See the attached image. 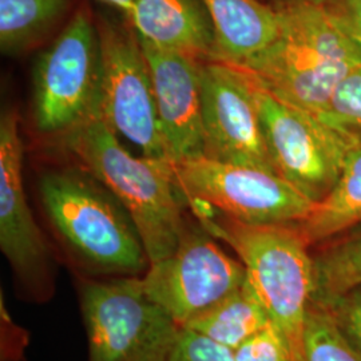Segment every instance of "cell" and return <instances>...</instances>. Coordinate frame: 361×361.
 <instances>
[{"instance_id":"cell-7","label":"cell","mask_w":361,"mask_h":361,"mask_svg":"<svg viewBox=\"0 0 361 361\" xmlns=\"http://www.w3.org/2000/svg\"><path fill=\"white\" fill-rule=\"evenodd\" d=\"M101 43L97 19L79 7L34 68V123L65 135L99 107Z\"/></svg>"},{"instance_id":"cell-3","label":"cell","mask_w":361,"mask_h":361,"mask_svg":"<svg viewBox=\"0 0 361 361\" xmlns=\"http://www.w3.org/2000/svg\"><path fill=\"white\" fill-rule=\"evenodd\" d=\"M281 32L244 67L285 101L324 119L337 86L361 65V47L338 26L324 3L276 4Z\"/></svg>"},{"instance_id":"cell-24","label":"cell","mask_w":361,"mask_h":361,"mask_svg":"<svg viewBox=\"0 0 361 361\" xmlns=\"http://www.w3.org/2000/svg\"><path fill=\"white\" fill-rule=\"evenodd\" d=\"M322 307L331 310L340 331L361 355V284Z\"/></svg>"},{"instance_id":"cell-2","label":"cell","mask_w":361,"mask_h":361,"mask_svg":"<svg viewBox=\"0 0 361 361\" xmlns=\"http://www.w3.org/2000/svg\"><path fill=\"white\" fill-rule=\"evenodd\" d=\"M61 138L83 169L126 207L150 265L173 255L189 219L168 159L130 154L106 122L101 106Z\"/></svg>"},{"instance_id":"cell-10","label":"cell","mask_w":361,"mask_h":361,"mask_svg":"<svg viewBox=\"0 0 361 361\" xmlns=\"http://www.w3.org/2000/svg\"><path fill=\"white\" fill-rule=\"evenodd\" d=\"M101 43L99 106L109 126L142 155L166 159L153 79L141 40L126 19L97 18Z\"/></svg>"},{"instance_id":"cell-23","label":"cell","mask_w":361,"mask_h":361,"mask_svg":"<svg viewBox=\"0 0 361 361\" xmlns=\"http://www.w3.org/2000/svg\"><path fill=\"white\" fill-rule=\"evenodd\" d=\"M170 361H237L234 350L182 328L178 340L171 352Z\"/></svg>"},{"instance_id":"cell-13","label":"cell","mask_w":361,"mask_h":361,"mask_svg":"<svg viewBox=\"0 0 361 361\" xmlns=\"http://www.w3.org/2000/svg\"><path fill=\"white\" fill-rule=\"evenodd\" d=\"M141 40V39H140ZM150 67L166 159L205 157L201 66L204 61L141 40Z\"/></svg>"},{"instance_id":"cell-22","label":"cell","mask_w":361,"mask_h":361,"mask_svg":"<svg viewBox=\"0 0 361 361\" xmlns=\"http://www.w3.org/2000/svg\"><path fill=\"white\" fill-rule=\"evenodd\" d=\"M234 356L237 361H295L288 338L273 323L234 349Z\"/></svg>"},{"instance_id":"cell-17","label":"cell","mask_w":361,"mask_h":361,"mask_svg":"<svg viewBox=\"0 0 361 361\" xmlns=\"http://www.w3.org/2000/svg\"><path fill=\"white\" fill-rule=\"evenodd\" d=\"M271 323L269 314L245 280L232 295L183 328L234 350Z\"/></svg>"},{"instance_id":"cell-6","label":"cell","mask_w":361,"mask_h":361,"mask_svg":"<svg viewBox=\"0 0 361 361\" xmlns=\"http://www.w3.org/2000/svg\"><path fill=\"white\" fill-rule=\"evenodd\" d=\"M252 74V73H250ZM264 140L279 176L317 204L359 142L322 116L285 101L252 74Z\"/></svg>"},{"instance_id":"cell-9","label":"cell","mask_w":361,"mask_h":361,"mask_svg":"<svg viewBox=\"0 0 361 361\" xmlns=\"http://www.w3.org/2000/svg\"><path fill=\"white\" fill-rule=\"evenodd\" d=\"M240 259L231 257L195 219L188 221L176 252L141 277L145 292L180 328L192 323L245 283Z\"/></svg>"},{"instance_id":"cell-16","label":"cell","mask_w":361,"mask_h":361,"mask_svg":"<svg viewBox=\"0 0 361 361\" xmlns=\"http://www.w3.org/2000/svg\"><path fill=\"white\" fill-rule=\"evenodd\" d=\"M361 224V141L345 159L338 180L297 229L310 246L320 244Z\"/></svg>"},{"instance_id":"cell-8","label":"cell","mask_w":361,"mask_h":361,"mask_svg":"<svg viewBox=\"0 0 361 361\" xmlns=\"http://www.w3.org/2000/svg\"><path fill=\"white\" fill-rule=\"evenodd\" d=\"M186 202L202 201L224 217L245 225H297L314 202L267 169L197 157L173 165Z\"/></svg>"},{"instance_id":"cell-19","label":"cell","mask_w":361,"mask_h":361,"mask_svg":"<svg viewBox=\"0 0 361 361\" xmlns=\"http://www.w3.org/2000/svg\"><path fill=\"white\" fill-rule=\"evenodd\" d=\"M314 259L312 302L328 305L361 284V232L324 249Z\"/></svg>"},{"instance_id":"cell-18","label":"cell","mask_w":361,"mask_h":361,"mask_svg":"<svg viewBox=\"0 0 361 361\" xmlns=\"http://www.w3.org/2000/svg\"><path fill=\"white\" fill-rule=\"evenodd\" d=\"M71 0H0V50L16 56L47 38L68 13Z\"/></svg>"},{"instance_id":"cell-21","label":"cell","mask_w":361,"mask_h":361,"mask_svg":"<svg viewBox=\"0 0 361 361\" xmlns=\"http://www.w3.org/2000/svg\"><path fill=\"white\" fill-rule=\"evenodd\" d=\"M324 119L361 141V65L357 66L337 86Z\"/></svg>"},{"instance_id":"cell-12","label":"cell","mask_w":361,"mask_h":361,"mask_svg":"<svg viewBox=\"0 0 361 361\" xmlns=\"http://www.w3.org/2000/svg\"><path fill=\"white\" fill-rule=\"evenodd\" d=\"M201 94L205 157L276 173L261 129L252 74L240 66L204 61Z\"/></svg>"},{"instance_id":"cell-15","label":"cell","mask_w":361,"mask_h":361,"mask_svg":"<svg viewBox=\"0 0 361 361\" xmlns=\"http://www.w3.org/2000/svg\"><path fill=\"white\" fill-rule=\"evenodd\" d=\"M204 3L216 32L213 61L246 65L280 37L281 16L276 6L259 0H204Z\"/></svg>"},{"instance_id":"cell-11","label":"cell","mask_w":361,"mask_h":361,"mask_svg":"<svg viewBox=\"0 0 361 361\" xmlns=\"http://www.w3.org/2000/svg\"><path fill=\"white\" fill-rule=\"evenodd\" d=\"M0 249L16 286L30 301L43 302L55 290L52 256L27 202L23 142L15 111L0 118Z\"/></svg>"},{"instance_id":"cell-14","label":"cell","mask_w":361,"mask_h":361,"mask_svg":"<svg viewBox=\"0 0 361 361\" xmlns=\"http://www.w3.org/2000/svg\"><path fill=\"white\" fill-rule=\"evenodd\" d=\"M125 18L141 40L213 61L216 32L204 0H134Z\"/></svg>"},{"instance_id":"cell-20","label":"cell","mask_w":361,"mask_h":361,"mask_svg":"<svg viewBox=\"0 0 361 361\" xmlns=\"http://www.w3.org/2000/svg\"><path fill=\"white\" fill-rule=\"evenodd\" d=\"M304 361H361L328 308L310 302L302 337Z\"/></svg>"},{"instance_id":"cell-25","label":"cell","mask_w":361,"mask_h":361,"mask_svg":"<svg viewBox=\"0 0 361 361\" xmlns=\"http://www.w3.org/2000/svg\"><path fill=\"white\" fill-rule=\"evenodd\" d=\"M328 11L361 47V0H325Z\"/></svg>"},{"instance_id":"cell-27","label":"cell","mask_w":361,"mask_h":361,"mask_svg":"<svg viewBox=\"0 0 361 361\" xmlns=\"http://www.w3.org/2000/svg\"><path fill=\"white\" fill-rule=\"evenodd\" d=\"M281 1H285V0H277V3H281ZM314 1H320V3H324L325 0H314Z\"/></svg>"},{"instance_id":"cell-1","label":"cell","mask_w":361,"mask_h":361,"mask_svg":"<svg viewBox=\"0 0 361 361\" xmlns=\"http://www.w3.org/2000/svg\"><path fill=\"white\" fill-rule=\"evenodd\" d=\"M43 212L78 277H142L150 267L142 237L123 204L85 169L44 173Z\"/></svg>"},{"instance_id":"cell-5","label":"cell","mask_w":361,"mask_h":361,"mask_svg":"<svg viewBox=\"0 0 361 361\" xmlns=\"http://www.w3.org/2000/svg\"><path fill=\"white\" fill-rule=\"evenodd\" d=\"M87 361H170L180 328L141 277H78Z\"/></svg>"},{"instance_id":"cell-26","label":"cell","mask_w":361,"mask_h":361,"mask_svg":"<svg viewBox=\"0 0 361 361\" xmlns=\"http://www.w3.org/2000/svg\"><path fill=\"white\" fill-rule=\"evenodd\" d=\"M101 3H106L111 7H114L116 10H119L125 16H129L131 10H133V4L134 0H98Z\"/></svg>"},{"instance_id":"cell-4","label":"cell","mask_w":361,"mask_h":361,"mask_svg":"<svg viewBox=\"0 0 361 361\" xmlns=\"http://www.w3.org/2000/svg\"><path fill=\"white\" fill-rule=\"evenodd\" d=\"M197 221L237 253L247 284L288 338L295 361H304L302 337L314 286V259L296 225H245L228 217Z\"/></svg>"}]
</instances>
